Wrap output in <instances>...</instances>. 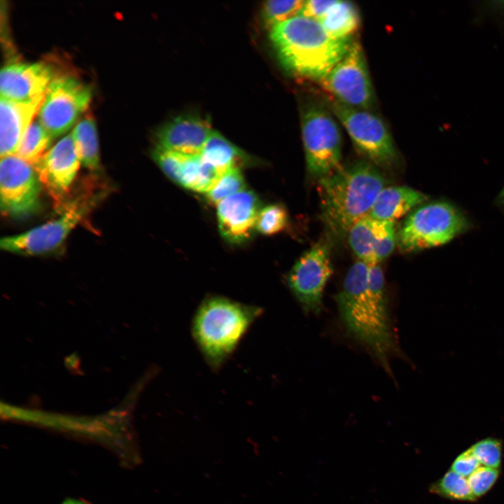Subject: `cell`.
<instances>
[{"label": "cell", "mask_w": 504, "mask_h": 504, "mask_svg": "<svg viewBox=\"0 0 504 504\" xmlns=\"http://www.w3.org/2000/svg\"><path fill=\"white\" fill-rule=\"evenodd\" d=\"M347 331L372 354L387 373L389 359L401 356L388 307L384 272L379 264L357 261L348 270L335 295Z\"/></svg>", "instance_id": "obj_1"}, {"label": "cell", "mask_w": 504, "mask_h": 504, "mask_svg": "<svg viewBox=\"0 0 504 504\" xmlns=\"http://www.w3.org/2000/svg\"><path fill=\"white\" fill-rule=\"evenodd\" d=\"M270 37L287 70L320 81L344 56L352 43L331 37L318 21L301 15L270 28Z\"/></svg>", "instance_id": "obj_2"}, {"label": "cell", "mask_w": 504, "mask_h": 504, "mask_svg": "<svg viewBox=\"0 0 504 504\" xmlns=\"http://www.w3.org/2000/svg\"><path fill=\"white\" fill-rule=\"evenodd\" d=\"M318 183L322 219L333 234L341 237L368 215L385 180L376 165L358 161L340 166Z\"/></svg>", "instance_id": "obj_3"}, {"label": "cell", "mask_w": 504, "mask_h": 504, "mask_svg": "<svg viewBox=\"0 0 504 504\" xmlns=\"http://www.w3.org/2000/svg\"><path fill=\"white\" fill-rule=\"evenodd\" d=\"M262 314V307L220 295L208 296L201 302L191 321V335L212 370L224 365Z\"/></svg>", "instance_id": "obj_4"}, {"label": "cell", "mask_w": 504, "mask_h": 504, "mask_svg": "<svg viewBox=\"0 0 504 504\" xmlns=\"http://www.w3.org/2000/svg\"><path fill=\"white\" fill-rule=\"evenodd\" d=\"M469 227L468 220L453 204L435 201L417 206L407 216L397 241L402 251L415 252L442 245Z\"/></svg>", "instance_id": "obj_5"}, {"label": "cell", "mask_w": 504, "mask_h": 504, "mask_svg": "<svg viewBox=\"0 0 504 504\" xmlns=\"http://www.w3.org/2000/svg\"><path fill=\"white\" fill-rule=\"evenodd\" d=\"M301 123L307 169L319 180L340 166V132L330 114L316 104L304 108Z\"/></svg>", "instance_id": "obj_6"}, {"label": "cell", "mask_w": 504, "mask_h": 504, "mask_svg": "<svg viewBox=\"0 0 504 504\" xmlns=\"http://www.w3.org/2000/svg\"><path fill=\"white\" fill-rule=\"evenodd\" d=\"M102 193L89 198H77L55 219L20 234L3 237L2 250L23 255H38L55 251L94 206Z\"/></svg>", "instance_id": "obj_7"}, {"label": "cell", "mask_w": 504, "mask_h": 504, "mask_svg": "<svg viewBox=\"0 0 504 504\" xmlns=\"http://www.w3.org/2000/svg\"><path fill=\"white\" fill-rule=\"evenodd\" d=\"M92 90L76 78L61 76L49 84L38 111V121L55 138L68 131L88 108Z\"/></svg>", "instance_id": "obj_8"}, {"label": "cell", "mask_w": 504, "mask_h": 504, "mask_svg": "<svg viewBox=\"0 0 504 504\" xmlns=\"http://www.w3.org/2000/svg\"><path fill=\"white\" fill-rule=\"evenodd\" d=\"M335 101L331 105L332 111L358 149L374 165H392L397 158V153L384 121L366 110Z\"/></svg>", "instance_id": "obj_9"}, {"label": "cell", "mask_w": 504, "mask_h": 504, "mask_svg": "<svg viewBox=\"0 0 504 504\" xmlns=\"http://www.w3.org/2000/svg\"><path fill=\"white\" fill-rule=\"evenodd\" d=\"M332 273L330 247L321 239L296 261L286 276V284L304 313L319 314L323 293Z\"/></svg>", "instance_id": "obj_10"}, {"label": "cell", "mask_w": 504, "mask_h": 504, "mask_svg": "<svg viewBox=\"0 0 504 504\" xmlns=\"http://www.w3.org/2000/svg\"><path fill=\"white\" fill-rule=\"evenodd\" d=\"M336 101L354 108H370L374 93L368 66L360 44L352 42L348 51L321 81Z\"/></svg>", "instance_id": "obj_11"}, {"label": "cell", "mask_w": 504, "mask_h": 504, "mask_svg": "<svg viewBox=\"0 0 504 504\" xmlns=\"http://www.w3.org/2000/svg\"><path fill=\"white\" fill-rule=\"evenodd\" d=\"M41 183L34 167L17 155L0 161L1 211L5 216L22 217L39 207Z\"/></svg>", "instance_id": "obj_12"}, {"label": "cell", "mask_w": 504, "mask_h": 504, "mask_svg": "<svg viewBox=\"0 0 504 504\" xmlns=\"http://www.w3.org/2000/svg\"><path fill=\"white\" fill-rule=\"evenodd\" d=\"M81 164L71 134L64 136L33 165L41 185L59 204L67 195Z\"/></svg>", "instance_id": "obj_13"}, {"label": "cell", "mask_w": 504, "mask_h": 504, "mask_svg": "<svg viewBox=\"0 0 504 504\" xmlns=\"http://www.w3.org/2000/svg\"><path fill=\"white\" fill-rule=\"evenodd\" d=\"M217 206L220 234L230 244L248 240L256 230L260 201L251 190H243L223 200Z\"/></svg>", "instance_id": "obj_14"}, {"label": "cell", "mask_w": 504, "mask_h": 504, "mask_svg": "<svg viewBox=\"0 0 504 504\" xmlns=\"http://www.w3.org/2000/svg\"><path fill=\"white\" fill-rule=\"evenodd\" d=\"M346 234L358 260L368 265L379 264L388 257L397 241L394 222L377 220L369 215L356 221Z\"/></svg>", "instance_id": "obj_15"}, {"label": "cell", "mask_w": 504, "mask_h": 504, "mask_svg": "<svg viewBox=\"0 0 504 504\" xmlns=\"http://www.w3.org/2000/svg\"><path fill=\"white\" fill-rule=\"evenodd\" d=\"M52 78V69L43 62H10L1 70V97L20 102L42 97Z\"/></svg>", "instance_id": "obj_16"}, {"label": "cell", "mask_w": 504, "mask_h": 504, "mask_svg": "<svg viewBox=\"0 0 504 504\" xmlns=\"http://www.w3.org/2000/svg\"><path fill=\"white\" fill-rule=\"evenodd\" d=\"M213 132L207 120L195 115H182L158 131L157 146L183 155L198 156Z\"/></svg>", "instance_id": "obj_17"}, {"label": "cell", "mask_w": 504, "mask_h": 504, "mask_svg": "<svg viewBox=\"0 0 504 504\" xmlns=\"http://www.w3.org/2000/svg\"><path fill=\"white\" fill-rule=\"evenodd\" d=\"M43 97L20 102L1 97L0 153L1 157L16 155L26 130L39 111Z\"/></svg>", "instance_id": "obj_18"}, {"label": "cell", "mask_w": 504, "mask_h": 504, "mask_svg": "<svg viewBox=\"0 0 504 504\" xmlns=\"http://www.w3.org/2000/svg\"><path fill=\"white\" fill-rule=\"evenodd\" d=\"M426 200L425 194L410 187L384 188L378 194L368 215L377 220L395 223Z\"/></svg>", "instance_id": "obj_19"}, {"label": "cell", "mask_w": 504, "mask_h": 504, "mask_svg": "<svg viewBox=\"0 0 504 504\" xmlns=\"http://www.w3.org/2000/svg\"><path fill=\"white\" fill-rule=\"evenodd\" d=\"M201 158L212 165L220 174L233 169H240L249 162V157L216 131L206 141Z\"/></svg>", "instance_id": "obj_20"}, {"label": "cell", "mask_w": 504, "mask_h": 504, "mask_svg": "<svg viewBox=\"0 0 504 504\" xmlns=\"http://www.w3.org/2000/svg\"><path fill=\"white\" fill-rule=\"evenodd\" d=\"M318 22L331 37L349 40L358 29L360 16L353 3L337 0Z\"/></svg>", "instance_id": "obj_21"}, {"label": "cell", "mask_w": 504, "mask_h": 504, "mask_svg": "<svg viewBox=\"0 0 504 504\" xmlns=\"http://www.w3.org/2000/svg\"><path fill=\"white\" fill-rule=\"evenodd\" d=\"M81 164L92 172L100 169L98 135L94 117L87 113L71 133Z\"/></svg>", "instance_id": "obj_22"}, {"label": "cell", "mask_w": 504, "mask_h": 504, "mask_svg": "<svg viewBox=\"0 0 504 504\" xmlns=\"http://www.w3.org/2000/svg\"><path fill=\"white\" fill-rule=\"evenodd\" d=\"M52 139L39 121H33L22 135L16 155L33 166L48 151Z\"/></svg>", "instance_id": "obj_23"}, {"label": "cell", "mask_w": 504, "mask_h": 504, "mask_svg": "<svg viewBox=\"0 0 504 504\" xmlns=\"http://www.w3.org/2000/svg\"><path fill=\"white\" fill-rule=\"evenodd\" d=\"M430 491L454 500L473 502L477 500L472 493L468 479L451 470L431 484Z\"/></svg>", "instance_id": "obj_24"}, {"label": "cell", "mask_w": 504, "mask_h": 504, "mask_svg": "<svg viewBox=\"0 0 504 504\" xmlns=\"http://www.w3.org/2000/svg\"><path fill=\"white\" fill-rule=\"evenodd\" d=\"M246 189V183L240 169L229 170L221 175L206 192L209 202L218 204L225 198Z\"/></svg>", "instance_id": "obj_25"}, {"label": "cell", "mask_w": 504, "mask_h": 504, "mask_svg": "<svg viewBox=\"0 0 504 504\" xmlns=\"http://www.w3.org/2000/svg\"><path fill=\"white\" fill-rule=\"evenodd\" d=\"M288 214L281 204H272L261 209L257 220L256 230L264 235L277 234L286 227Z\"/></svg>", "instance_id": "obj_26"}, {"label": "cell", "mask_w": 504, "mask_h": 504, "mask_svg": "<svg viewBox=\"0 0 504 504\" xmlns=\"http://www.w3.org/2000/svg\"><path fill=\"white\" fill-rule=\"evenodd\" d=\"M304 2L303 0L267 1L263 6L265 21L272 28L289 20L299 15Z\"/></svg>", "instance_id": "obj_27"}, {"label": "cell", "mask_w": 504, "mask_h": 504, "mask_svg": "<svg viewBox=\"0 0 504 504\" xmlns=\"http://www.w3.org/2000/svg\"><path fill=\"white\" fill-rule=\"evenodd\" d=\"M472 453L484 466L498 469L502 461V442L496 438L482 439L470 447Z\"/></svg>", "instance_id": "obj_28"}, {"label": "cell", "mask_w": 504, "mask_h": 504, "mask_svg": "<svg viewBox=\"0 0 504 504\" xmlns=\"http://www.w3.org/2000/svg\"><path fill=\"white\" fill-rule=\"evenodd\" d=\"M500 470L486 466L479 467L468 478L472 493L476 499L485 495L496 484Z\"/></svg>", "instance_id": "obj_29"}, {"label": "cell", "mask_w": 504, "mask_h": 504, "mask_svg": "<svg viewBox=\"0 0 504 504\" xmlns=\"http://www.w3.org/2000/svg\"><path fill=\"white\" fill-rule=\"evenodd\" d=\"M480 463L470 448L461 453L451 465V470L465 477L472 475L479 467Z\"/></svg>", "instance_id": "obj_30"}, {"label": "cell", "mask_w": 504, "mask_h": 504, "mask_svg": "<svg viewBox=\"0 0 504 504\" xmlns=\"http://www.w3.org/2000/svg\"><path fill=\"white\" fill-rule=\"evenodd\" d=\"M336 1H305L299 15L318 21L330 8V7L336 2Z\"/></svg>", "instance_id": "obj_31"}, {"label": "cell", "mask_w": 504, "mask_h": 504, "mask_svg": "<svg viewBox=\"0 0 504 504\" xmlns=\"http://www.w3.org/2000/svg\"><path fill=\"white\" fill-rule=\"evenodd\" d=\"M478 17L486 16L496 20L504 21V1H482L477 5Z\"/></svg>", "instance_id": "obj_32"}, {"label": "cell", "mask_w": 504, "mask_h": 504, "mask_svg": "<svg viewBox=\"0 0 504 504\" xmlns=\"http://www.w3.org/2000/svg\"><path fill=\"white\" fill-rule=\"evenodd\" d=\"M498 200L500 204L504 207V188L499 195Z\"/></svg>", "instance_id": "obj_33"}, {"label": "cell", "mask_w": 504, "mask_h": 504, "mask_svg": "<svg viewBox=\"0 0 504 504\" xmlns=\"http://www.w3.org/2000/svg\"><path fill=\"white\" fill-rule=\"evenodd\" d=\"M64 504H84V503L79 502V501H76V500H68L66 503H64Z\"/></svg>", "instance_id": "obj_34"}]
</instances>
